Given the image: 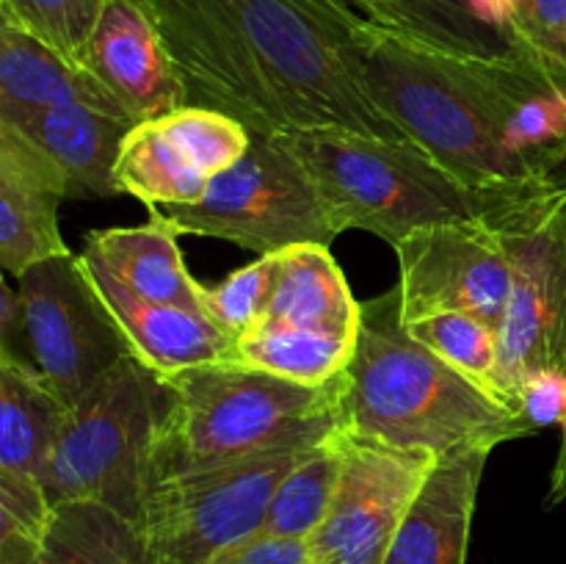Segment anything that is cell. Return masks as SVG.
<instances>
[{"instance_id":"obj_1","label":"cell","mask_w":566,"mask_h":564,"mask_svg":"<svg viewBox=\"0 0 566 564\" xmlns=\"http://www.w3.org/2000/svg\"><path fill=\"white\" fill-rule=\"evenodd\" d=\"M188 88L249 133L412 138L370 100L343 0H142ZM415 144V142H412Z\"/></svg>"},{"instance_id":"obj_2","label":"cell","mask_w":566,"mask_h":564,"mask_svg":"<svg viewBox=\"0 0 566 564\" xmlns=\"http://www.w3.org/2000/svg\"><path fill=\"white\" fill-rule=\"evenodd\" d=\"M359 72L370 100L451 175L479 191L542 186L517 153L525 100L558 75L534 53L459 59L370 20L354 25Z\"/></svg>"},{"instance_id":"obj_3","label":"cell","mask_w":566,"mask_h":564,"mask_svg":"<svg viewBox=\"0 0 566 564\" xmlns=\"http://www.w3.org/2000/svg\"><path fill=\"white\" fill-rule=\"evenodd\" d=\"M343 429L357 440L446 457L470 446L497 448L539 426L423 346L403 324L396 285L359 310Z\"/></svg>"},{"instance_id":"obj_4","label":"cell","mask_w":566,"mask_h":564,"mask_svg":"<svg viewBox=\"0 0 566 564\" xmlns=\"http://www.w3.org/2000/svg\"><path fill=\"white\" fill-rule=\"evenodd\" d=\"M160 382L164 412L149 487L274 448L315 446L343 429L346 370L326 385H298L227 359L177 370Z\"/></svg>"},{"instance_id":"obj_5","label":"cell","mask_w":566,"mask_h":564,"mask_svg":"<svg viewBox=\"0 0 566 564\" xmlns=\"http://www.w3.org/2000/svg\"><path fill=\"white\" fill-rule=\"evenodd\" d=\"M282 136L307 164L337 236L365 230L392 249L423 227L492 224L509 199L528 191H479L412 142H385L352 130Z\"/></svg>"},{"instance_id":"obj_6","label":"cell","mask_w":566,"mask_h":564,"mask_svg":"<svg viewBox=\"0 0 566 564\" xmlns=\"http://www.w3.org/2000/svg\"><path fill=\"white\" fill-rule=\"evenodd\" d=\"M17 282L0 285V359L42 376L70 409L136 357L83 254L42 260Z\"/></svg>"},{"instance_id":"obj_7","label":"cell","mask_w":566,"mask_h":564,"mask_svg":"<svg viewBox=\"0 0 566 564\" xmlns=\"http://www.w3.org/2000/svg\"><path fill=\"white\" fill-rule=\"evenodd\" d=\"M160 412V376L138 357L116 365L72 407L50 459L44 484L50 503H103L130 523H142Z\"/></svg>"},{"instance_id":"obj_8","label":"cell","mask_w":566,"mask_h":564,"mask_svg":"<svg viewBox=\"0 0 566 564\" xmlns=\"http://www.w3.org/2000/svg\"><path fill=\"white\" fill-rule=\"evenodd\" d=\"M490 227L512 263V293L497 326V382L506 401L523 409L525 382L566 376V186L547 180L520 191Z\"/></svg>"},{"instance_id":"obj_9","label":"cell","mask_w":566,"mask_h":564,"mask_svg":"<svg viewBox=\"0 0 566 564\" xmlns=\"http://www.w3.org/2000/svg\"><path fill=\"white\" fill-rule=\"evenodd\" d=\"M160 210L180 236L221 238L258 254L332 247L337 238L307 164L282 133H252L247 155L216 175L199 202Z\"/></svg>"},{"instance_id":"obj_10","label":"cell","mask_w":566,"mask_h":564,"mask_svg":"<svg viewBox=\"0 0 566 564\" xmlns=\"http://www.w3.org/2000/svg\"><path fill=\"white\" fill-rule=\"evenodd\" d=\"M310 448H274L149 487L138 523L149 564H208L219 551L258 534L280 481Z\"/></svg>"},{"instance_id":"obj_11","label":"cell","mask_w":566,"mask_h":564,"mask_svg":"<svg viewBox=\"0 0 566 564\" xmlns=\"http://www.w3.org/2000/svg\"><path fill=\"white\" fill-rule=\"evenodd\" d=\"M431 451L357 440L343 429V473L310 556L321 564H385L398 525L434 470Z\"/></svg>"},{"instance_id":"obj_12","label":"cell","mask_w":566,"mask_h":564,"mask_svg":"<svg viewBox=\"0 0 566 564\" xmlns=\"http://www.w3.org/2000/svg\"><path fill=\"white\" fill-rule=\"evenodd\" d=\"M401 318L412 326L442 313H470L501 326L512 263L490 224H434L396 247Z\"/></svg>"},{"instance_id":"obj_13","label":"cell","mask_w":566,"mask_h":564,"mask_svg":"<svg viewBox=\"0 0 566 564\" xmlns=\"http://www.w3.org/2000/svg\"><path fill=\"white\" fill-rule=\"evenodd\" d=\"M83 66L133 122L188 105V88L142 0H111L88 42Z\"/></svg>"},{"instance_id":"obj_14","label":"cell","mask_w":566,"mask_h":564,"mask_svg":"<svg viewBox=\"0 0 566 564\" xmlns=\"http://www.w3.org/2000/svg\"><path fill=\"white\" fill-rule=\"evenodd\" d=\"M70 186L59 166L0 122V265L20 276L42 260L70 254L59 230V208Z\"/></svg>"},{"instance_id":"obj_15","label":"cell","mask_w":566,"mask_h":564,"mask_svg":"<svg viewBox=\"0 0 566 564\" xmlns=\"http://www.w3.org/2000/svg\"><path fill=\"white\" fill-rule=\"evenodd\" d=\"M492 446H470L437 459L398 525L385 564H468L470 529Z\"/></svg>"},{"instance_id":"obj_16","label":"cell","mask_w":566,"mask_h":564,"mask_svg":"<svg viewBox=\"0 0 566 564\" xmlns=\"http://www.w3.org/2000/svg\"><path fill=\"white\" fill-rule=\"evenodd\" d=\"M142 227H108L86 232L83 258L108 274L119 288L149 304L202 310L205 285L186 269L180 232L171 227L158 205L147 208Z\"/></svg>"},{"instance_id":"obj_17","label":"cell","mask_w":566,"mask_h":564,"mask_svg":"<svg viewBox=\"0 0 566 564\" xmlns=\"http://www.w3.org/2000/svg\"><path fill=\"white\" fill-rule=\"evenodd\" d=\"M3 125L20 130L59 166L70 186V197H122L114 171L125 136L136 125L133 119L97 105L66 103Z\"/></svg>"},{"instance_id":"obj_18","label":"cell","mask_w":566,"mask_h":564,"mask_svg":"<svg viewBox=\"0 0 566 564\" xmlns=\"http://www.w3.org/2000/svg\"><path fill=\"white\" fill-rule=\"evenodd\" d=\"M86 265L103 299L114 310L116 321L125 330L133 354L158 376L235 359L238 337L221 330L208 313L171 307V304H149L116 285L108 274L94 269L88 260Z\"/></svg>"},{"instance_id":"obj_19","label":"cell","mask_w":566,"mask_h":564,"mask_svg":"<svg viewBox=\"0 0 566 564\" xmlns=\"http://www.w3.org/2000/svg\"><path fill=\"white\" fill-rule=\"evenodd\" d=\"M66 103H88L127 116L88 70L0 20V122H17Z\"/></svg>"},{"instance_id":"obj_20","label":"cell","mask_w":566,"mask_h":564,"mask_svg":"<svg viewBox=\"0 0 566 564\" xmlns=\"http://www.w3.org/2000/svg\"><path fill=\"white\" fill-rule=\"evenodd\" d=\"M70 412L42 376L0 359V476L48 484L50 459Z\"/></svg>"},{"instance_id":"obj_21","label":"cell","mask_w":566,"mask_h":564,"mask_svg":"<svg viewBox=\"0 0 566 564\" xmlns=\"http://www.w3.org/2000/svg\"><path fill=\"white\" fill-rule=\"evenodd\" d=\"M359 310L332 247L302 243L282 252L280 280L260 324L302 326L357 337Z\"/></svg>"},{"instance_id":"obj_22","label":"cell","mask_w":566,"mask_h":564,"mask_svg":"<svg viewBox=\"0 0 566 564\" xmlns=\"http://www.w3.org/2000/svg\"><path fill=\"white\" fill-rule=\"evenodd\" d=\"M365 20L459 59H512L514 39L473 14L468 0H359Z\"/></svg>"},{"instance_id":"obj_23","label":"cell","mask_w":566,"mask_h":564,"mask_svg":"<svg viewBox=\"0 0 566 564\" xmlns=\"http://www.w3.org/2000/svg\"><path fill=\"white\" fill-rule=\"evenodd\" d=\"M114 177L119 194L138 199L147 208L199 202L210 186V177L171 136L160 116L130 127Z\"/></svg>"},{"instance_id":"obj_24","label":"cell","mask_w":566,"mask_h":564,"mask_svg":"<svg viewBox=\"0 0 566 564\" xmlns=\"http://www.w3.org/2000/svg\"><path fill=\"white\" fill-rule=\"evenodd\" d=\"M36 564H149L136 523L92 501L59 503Z\"/></svg>"},{"instance_id":"obj_25","label":"cell","mask_w":566,"mask_h":564,"mask_svg":"<svg viewBox=\"0 0 566 564\" xmlns=\"http://www.w3.org/2000/svg\"><path fill=\"white\" fill-rule=\"evenodd\" d=\"M357 337L302 326L258 324L235 343V363L298 382L326 385L348 368Z\"/></svg>"},{"instance_id":"obj_26","label":"cell","mask_w":566,"mask_h":564,"mask_svg":"<svg viewBox=\"0 0 566 564\" xmlns=\"http://www.w3.org/2000/svg\"><path fill=\"white\" fill-rule=\"evenodd\" d=\"M343 473V429L310 448L276 487L265 514V534L310 542L332 506Z\"/></svg>"},{"instance_id":"obj_27","label":"cell","mask_w":566,"mask_h":564,"mask_svg":"<svg viewBox=\"0 0 566 564\" xmlns=\"http://www.w3.org/2000/svg\"><path fill=\"white\" fill-rule=\"evenodd\" d=\"M409 332L423 346L440 354L451 368L506 401V396L501 393V382H497V359H501L497 357V326L470 313H442L434 318L418 321L409 326Z\"/></svg>"},{"instance_id":"obj_28","label":"cell","mask_w":566,"mask_h":564,"mask_svg":"<svg viewBox=\"0 0 566 564\" xmlns=\"http://www.w3.org/2000/svg\"><path fill=\"white\" fill-rule=\"evenodd\" d=\"M108 3L111 0H0V20L22 28L66 61L83 66L94 28Z\"/></svg>"},{"instance_id":"obj_29","label":"cell","mask_w":566,"mask_h":564,"mask_svg":"<svg viewBox=\"0 0 566 564\" xmlns=\"http://www.w3.org/2000/svg\"><path fill=\"white\" fill-rule=\"evenodd\" d=\"M280 254H260L249 265L227 274L213 288H205V313L232 337L247 335L263 321L280 280Z\"/></svg>"},{"instance_id":"obj_30","label":"cell","mask_w":566,"mask_h":564,"mask_svg":"<svg viewBox=\"0 0 566 564\" xmlns=\"http://www.w3.org/2000/svg\"><path fill=\"white\" fill-rule=\"evenodd\" d=\"M160 119L169 127L171 136L191 153V158L210 180L235 166L252 144L249 127L232 119L230 114L202 108V105H182Z\"/></svg>"},{"instance_id":"obj_31","label":"cell","mask_w":566,"mask_h":564,"mask_svg":"<svg viewBox=\"0 0 566 564\" xmlns=\"http://www.w3.org/2000/svg\"><path fill=\"white\" fill-rule=\"evenodd\" d=\"M44 484L0 476V564H36L53 520Z\"/></svg>"},{"instance_id":"obj_32","label":"cell","mask_w":566,"mask_h":564,"mask_svg":"<svg viewBox=\"0 0 566 564\" xmlns=\"http://www.w3.org/2000/svg\"><path fill=\"white\" fill-rule=\"evenodd\" d=\"M512 39L520 50L566 75V0H520Z\"/></svg>"},{"instance_id":"obj_33","label":"cell","mask_w":566,"mask_h":564,"mask_svg":"<svg viewBox=\"0 0 566 564\" xmlns=\"http://www.w3.org/2000/svg\"><path fill=\"white\" fill-rule=\"evenodd\" d=\"M310 545L291 536H274L258 531L235 545L216 553L208 564H310Z\"/></svg>"},{"instance_id":"obj_34","label":"cell","mask_w":566,"mask_h":564,"mask_svg":"<svg viewBox=\"0 0 566 564\" xmlns=\"http://www.w3.org/2000/svg\"><path fill=\"white\" fill-rule=\"evenodd\" d=\"M523 409L536 426H558L566 431V376L536 374L523 385Z\"/></svg>"},{"instance_id":"obj_35","label":"cell","mask_w":566,"mask_h":564,"mask_svg":"<svg viewBox=\"0 0 566 564\" xmlns=\"http://www.w3.org/2000/svg\"><path fill=\"white\" fill-rule=\"evenodd\" d=\"M468 3L481 22H486V25L497 28V31L512 36V25L514 20H517L520 0H468Z\"/></svg>"},{"instance_id":"obj_36","label":"cell","mask_w":566,"mask_h":564,"mask_svg":"<svg viewBox=\"0 0 566 564\" xmlns=\"http://www.w3.org/2000/svg\"><path fill=\"white\" fill-rule=\"evenodd\" d=\"M343 3H346L348 9L357 11V14H363V6H359V0H343Z\"/></svg>"},{"instance_id":"obj_37","label":"cell","mask_w":566,"mask_h":564,"mask_svg":"<svg viewBox=\"0 0 566 564\" xmlns=\"http://www.w3.org/2000/svg\"><path fill=\"white\" fill-rule=\"evenodd\" d=\"M553 180L564 182V186H566V169H562V171H558V175H556V177H553Z\"/></svg>"},{"instance_id":"obj_38","label":"cell","mask_w":566,"mask_h":564,"mask_svg":"<svg viewBox=\"0 0 566 564\" xmlns=\"http://www.w3.org/2000/svg\"><path fill=\"white\" fill-rule=\"evenodd\" d=\"M310 564H321V562H315V558H310Z\"/></svg>"}]
</instances>
